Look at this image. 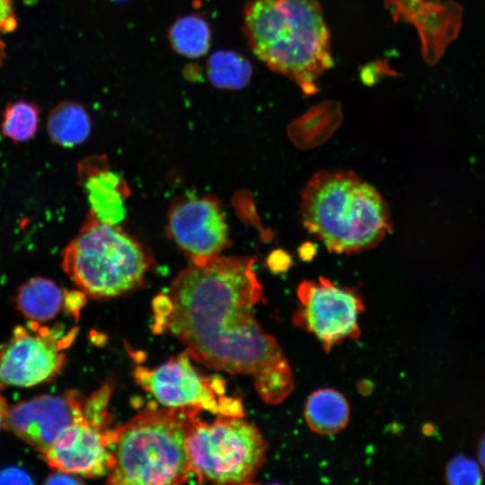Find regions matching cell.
Here are the masks:
<instances>
[{
    "instance_id": "obj_1",
    "label": "cell",
    "mask_w": 485,
    "mask_h": 485,
    "mask_svg": "<svg viewBox=\"0 0 485 485\" xmlns=\"http://www.w3.org/2000/svg\"><path fill=\"white\" fill-rule=\"evenodd\" d=\"M251 257L218 256L179 273L153 301V330L178 339L207 367L251 375L260 392L289 366L277 340L257 322L262 287Z\"/></svg>"
},
{
    "instance_id": "obj_2",
    "label": "cell",
    "mask_w": 485,
    "mask_h": 485,
    "mask_svg": "<svg viewBox=\"0 0 485 485\" xmlns=\"http://www.w3.org/2000/svg\"><path fill=\"white\" fill-rule=\"evenodd\" d=\"M243 32L253 53L307 94L333 65L330 31L316 0H251Z\"/></svg>"
},
{
    "instance_id": "obj_3",
    "label": "cell",
    "mask_w": 485,
    "mask_h": 485,
    "mask_svg": "<svg viewBox=\"0 0 485 485\" xmlns=\"http://www.w3.org/2000/svg\"><path fill=\"white\" fill-rule=\"evenodd\" d=\"M202 410L147 407L110 428L112 466L108 483L181 484L194 478L187 439Z\"/></svg>"
},
{
    "instance_id": "obj_4",
    "label": "cell",
    "mask_w": 485,
    "mask_h": 485,
    "mask_svg": "<svg viewBox=\"0 0 485 485\" xmlns=\"http://www.w3.org/2000/svg\"><path fill=\"white\" fill-rule=\"evenodd\" d=\"M304 226L335 253L376 246L392 230L380 193L351 172L321 171L302 190Z\"/></svg>"
},
{
    "instance_id": "obj_5",
    "label": "cell",
    "mask_w": 485,
    "mask_h": 485,
    "mask_svg": "<svg viewBox=\"0 0 485 485\" xmlns=\"http://www.w3.org/2000/svg\"><path fill=\"white\" fill-rule=\"evenodd\" d=\"M151 266L138 241L91 215L64 250L62 268L86 295L109 299L137 287Z\"/></svg>"
},
{
    "instance_id": "obj_6",
    "label": "cell",
    "mask_w": 485,
    "mask_h": 485,
    "mask_svg": "<svg viewBox=\"0 0 485 485\" xmlns=\"http://www.w3.org/2000/svg\"><path fill=\"white\" fill-rule=\"evenodd\" d=\"M186 446L194 478L199 483H250L267 451L258 428L242 416L219 415L213 422L198 418Z\"/></svg>"
},
{
    "instance_id": "obj_7",
    "label": "cell",
    "mask_w": 485,
    "mask_h": 485,
    "mask_svg": "<svg viewBox=\"0 0 485 485\" xmlns=\"http://www.w3.org/2000/svg\"><path fill=\"white\" fill-rule=\"evenodd\" d=\"M190 358L184 351L156 367L138 366L132 375L167 408H198L218 415L242 416L241 401L226 395L224 381L201 375Z\"/></svg>"
},
{
    "instance_id": "obj_8",
    "label": "cell",
    "mask_w": 485,
    "mask_h": 485,
    "mask_svg": "<svg viewBox=\"0 0 485 485\" xmlns=\"http://www.w3.org/2000/svg\"><path fill=\"white\" fill-rule=\"evenodd\" d=\"M29 328L16 326L11 338L0 344V389L31 387L53 380L66 363L63 352L76 330L60 332L30 321Z\"/></svg>"
},
{
    "instance_id": "obj_9",
    "label": "cell",
    "mask_w": 485,
    "mask_h": 485,
    "mask_svg": "<svg viewBox=\"0 0 485 485\" xmlns=\"http://www.w3.org/2000/svg\"><path fill=\"white\" fill-rule=\"evenodd\" d=\"M297 297L300 306L294 313V324L313 334L325 351L360 336L358 319L365 306L357 292L320 277L317 281H303Z\"/></svg>"
},
{
    "instance_id": "obj_10",
    "label": "cell",
    "mask_w": 485,
    "mask_h": 485,
    "mask_svg": "<svg viewBox=\"0 0 485 485\" xmlns=\"http://www.w3.org/2000/svg\"><path fill=\"white\" fill-rule=\"evenodd\" d=\"M168 225L172 239L195 265L220 256L229 244L227 225L214 198L181 199L170 210Z\"/></svg>"
},
{
    "instance_id": "obj_11",
    "label": "cell",
    "mask_w": 485,
    "mask_h": 485,
    "mask_svg": "<svg viewBox=\"0 0 485 485\" xmlns=\"http://www.w3.org/2000/svg\"><path fill=\"white\" fill-rule=\"evenodd\" d=\"M84 402L76 391L36 396L9 407L4 428L43 454L66 428L84 418Z\"/></svg>"
},
{
    "instance_id": "obj_12",
    "label": "cell",
    "mask_w": 485,
    "mask_h": 485,
    "mask_svg": "<svg viewBox=\"0 0 485 485\" xmlns=\"http://www.w3.org/2000/svg\"><path fill=\"white\" fill-rule=\"evenodd\" d=\"M41 454L50 468L85 478L108 475L112 466L108 429L84 418L66 428Z\"/></svg>"
},
{
    "instance_id": "obj_13",
    "label": "cell",
    "mask_w": 485,
    "mask_h": 485,
    "mask_svg": "<svg viewBox=\"0 0 485 485\" xmlns=\"http://www.w3.org/2000/svg\"><path fill=\"white\" fill-rule=\"evenodd\" d=\"M79 177L90 205L89 215L113 225L124 219V201L129 189L120 175L107 168L101 157H89L81 162Z\"/></svg>"
},
{
    "instance_id": "obj_14",
    "label": "cell",
    "mask_w": 485,
    "mask_h": 485,
    "mask_svg": "<svg viewBox=\"0 0 485 485\" xmlns=\"http://www.w3.org/2000/svg\"><path fill=\"white\" fill-rule=\"evenodd\" d=\"M349 405L340 392L322 388L307 398L304 417L308 427L320 435H333L344 429L349 421Z\"/></svg>"
},
{
    "instance_id": "obj_15",
    "label": "cell",
    "mask_w": 485,
    "mask_h": 485,
    "mask_svg": "<svg viewBox=\"0 0 485 485\" xmlns=\"http://www.w3.org/2000/svg\"><path fill=\"white\" fill-rule=\"evenodd\" d=\"M63 294L54 281L36 277L18 288L14 304L26 319L41 323L59 313L63 307Z\"/></svg>"
},
{
    "instance_id": "obj_16",
    "label": "cell",
    "mask_w": 485,
    "mask_h": 485,
    "mask_svg": "<svg viewBox=\"0 0 485 485\" xmlns=\"http://www.w3.org/2000/svg\"><path fill=\"white\" fill-rule=\"evenodd\" d=\"M47 129L54 143L63 147H74L88 137L91 119L80 104L63 101L50 111Z\"/></svg>"
},
{
    "instance_id": "obj_17",
    "label": "cell",
    "mask_w": 485,
    "mask_h": 485,
    "mask_svg": "<svg viewBox=\"0 0 485 485\" xmlns=\"http://www.w3.org/2000/svg\"><path fill=\"white\" fill-rule=\"evenodd\" d=\"M340 119L339 103L323 102L294 121L289 133L294 142L300 146L316 145L333 132Z\"/></svg>"
},
{
    "instance_id": "obj_18",
    "label": "cell",
    "mask_w": 485,
    "mask_h": 485,
    "mask_svg": "<svg viewBox=\"0 0 485 485\" xmlns=\"http://www.w3.org/2000/svg\"><path fill=\"white\" fill-rule=\"evenodd\" d=\"M169 38L178 53L188 57H198L207 53L211 32L204 18L198 14H189L174 22Z\"/></svg>"
},
{
    "instance_id": "obj_19",
    "label": "cell",
    "mask_w": 485,
    "mask_h": 485,
    "mask_svg": "<svg viewBox=\"0 0 485 485\" xmlns=\"http://www.w3.org/2000/svg\"><path fill=\"white\" fill-rule=\"evenodd\" d=\"M207 76L218 88L242 89L250 81L252 68L248 59L234 51H217L207 61Z\"/></svg>"
},
{
    "instance_id": "obj_20",
    "label": "cell",
    "mask_w": 485,
    "mask_h": 485,
    "mask_svg": "<svg viewBox=\"0 0 485 485\" xmlns=\"http://www.w3.org/2000/svg\"><path fill=\"white\" fill-rule=\"evenodd\" d=\"M40 110L33 103L19 101L6 106L1 123L2 133L15 142L31 139L37 132Z\"/></svg>"
},
{
    "instance_id": "obj_21",
    "label": "cell",
    "mask_w": 485,
    "mask_h": 485,
    "mask_svg": "<svg viewBox=\"0 0 485 485\" xmlns=\"http://www.w3.org/2000/svg\"><path fill=\"white\" fill-rule=\"evenodd\" d=\"M445 478L454 485H479L482 482L480 464L466 456L457 455L446 466Z\"/></svg>"
},
{
    "instance_id": "obj_22",
    "label": "cell",
    "mask_w": 485,
    "mask_h": 485,
    "mask_svg": "<svg viewBox=\"0 0 485 485\" xmlns=\"http://www.w3.org/2000/svg\"><path fill=\"white\" fill-rule=\"evenodd\" d=\"M86 304V294L82 290H65L63 294V307L65 311L79 318L82 308Z\"/></svg>"
},
{
    "instance_id": "obj_23",
    "label": "cell",
    "mask_w": 485,
    "mask_h": 485,
    "mask_svg": "<svg viewBox=\"0 0 485 485\" xmlns=\"http://www.w3.org/2000/svg\"><path fill=\"white\" fill-rule=\"evenodd\" d=\"M17 27L13 0H0V31L11 32Z\"/></svg>"
},
{
    "instance_id": "obj_24",
    "label": "cell",
    "mask_w": 485,
    "mask_h": 485,
    "mask_svg": "<svg viewBox=\"0 0 485 485\" xmlns=\"http://www.w3.org/2000/svg\"><path fill=\"white\" fill-rule=\"evenodd\" d=\"M0 483L29 484L32 483V480L24 471L10 467L0 472Z\"/></svg>"
},
{
    "instance_id": "obj_25",
    "label": "cell",
    "mask_w": 485,
    "mask_h": 485,
    "mask_svg": "<svg viewBox=\"0 0 485 485\" xmlns=\"http://www.w3.org/2000/svg\"><path fill=\"white\" fill-rule=\"evenodd\" d=\"M269 266L274 271H281L288 268L289 259L282 251H276L269 258Z\"/></svg>"
},
{
    "instance_id": "obj_26",
    "label": "cell",
    "mask_w": 485,
    "mask_h": 485,
    "mask_svg": "<svg viewBox=\"0 0 485 485\" xmlns=\"http://www.w3.org/2000/svg\"><path fill=\"white\" fill-rule=\"evenodd\" d=\"M45 482L48 484H78L81 483V481L72 474L59 472L49 475Z\"/></svg>"
},
{
    "instance_id": "obj_27",
    "label": "cell",
    "mask_w": 485,
    "mask_h": 485,
    "mask_svg": "<svg viewBox=\"0 0 485 485\" xmlns=\"http://www.w3.org/2000/svg\"><path fill=\"white\" fill-rule=\"evenodd\" d=\"M9 406L5 399L0 394V429L4 428V420L8 412Z\"/></svg>"
},
{
    "instance_id": "obj_28",
    "label": "cell",
    "mask_w": 485,
    "mask_h": 485,
    "mask_svg": "<svg viewBox=\"0 0 485 485\" xmlns=\"http://www.w3.org/2000/svg\"><path fill=\"white\" fill-rule=\"evenodd\" d=\"M478 456L481 466L485 469V435L482 436L480 442Z\"/></svg>"
},
{
    "instance_id": "obj_29",
    "label": "cell",
    "mask_w": 485,
    "mask_h": 485,
    "mask_svg": "<svg viewBox=\"0 0 485 485\" xmlns=\"http://www.w3.org/2000/svg\"><path fill=\"white\" fill-rule=\"evenodd\" d=\"M4 57V44L0 39V65L2 64Z\"/></svg>"
},
{
    "instance_id": "obj_30",
    "label": "cell",
    "mask_w": 485,
    "mask_h": 485,
    "mask_svg": "<svg viewBox=\"0 0 485 485\" xmlns=\"http://www.w3.org/2000/svg\"><path fill=\"white\" fill-rule=\"evenodd\" d=\"M116 1H122V0H116Z\"/></svg>"
}]
</instances>
